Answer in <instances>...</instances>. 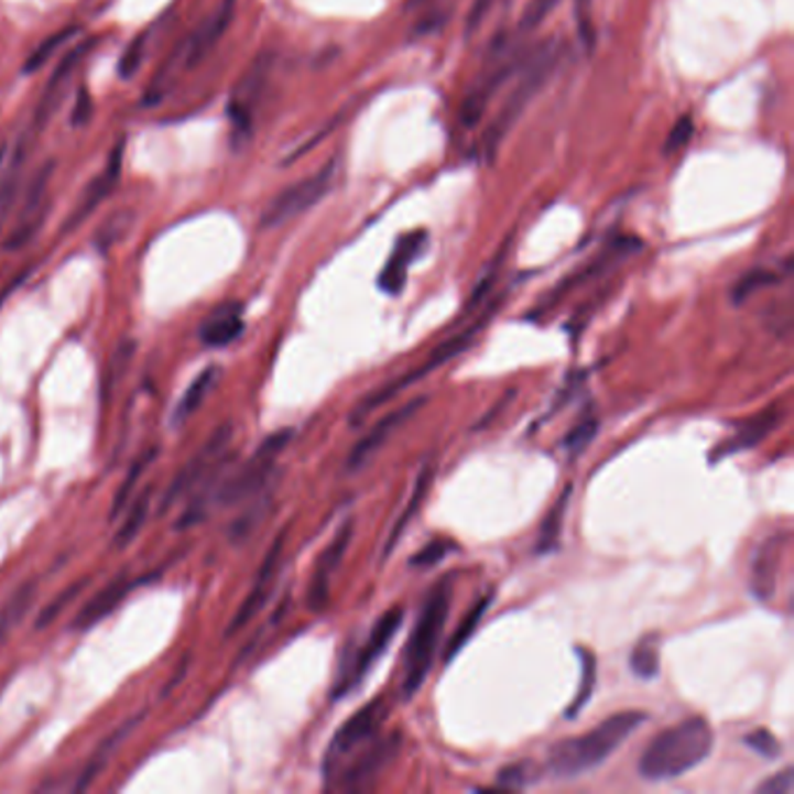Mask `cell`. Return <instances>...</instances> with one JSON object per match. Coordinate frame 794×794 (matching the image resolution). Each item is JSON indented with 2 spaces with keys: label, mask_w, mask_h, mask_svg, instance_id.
Instances as JSON below:
<instances>
[{
  "label": "cell",
  "mask_w": 794,
  "mask_h": 794,
  "mask_svg": "<svg viewBox=\"0 0 794 794\" xmlns=\"http://www.w3.org/2000/svg\"><path fill=\"white\" fill-rule=\"evenodd\" d=\"M150 494H152V487H145V490H142V492L135 497V501H133V505H131V511H129L124 524L119 526V532H117V536H115V541H112L117 547L129 545V543L138 536L142 524H145L148 513H150Z\"/></svg>",
  "instance_id": "obj_37"
},
{
  "label": "cell",
  "mask_w": 794,
  "mask_h": 794,
  "mask_svg": "<svg viewBox=\"0 0 794 794\" xmlns=\"http://www.w3.org/2000/svg\"><path fill=\"white\" fill-rule=\"evenodd\" d=\"M513 40L499 37L497 43H492L490 54H487L485 68L478 75L476 85L468 89L461 110H459V121L464 129H474L478 121L482 119V115L490 108L492 98L501 91V87L511 79V75L518 68V61L522 58L520 47L511 45Z\"/></svg>",
  "instance_id": "obj_6"
},
{
  "label": "cell",
  "mask_w": 794,
  "mask_h": 794,
  "mask_svg": "<svg viewBox=\"0 0 794 794\" xmlns=\"http://www.w3.org/2000/svg\"><path fill=\"white\" fill-rule=\"evenodd\" d=\"M432 6V0H411V8L413 10H424V8H429Z\"/></svg>",
  "instance_id": "obj_53"
},
{
  "label": "cell",
  "mask_w": 794,
  "mask_h": 794,
  "mask_svg": "<svg viewBox=\"0 0 794 794\" xmlns=\"http://www.w3.org/2000/svg\"><path fill=\"white\" fill-rule=\"evenodd\" d=\"M352 529H355V522L345 520L336 532V536L331 539V543L324 547V553L319 555V559L315 564V574L308 585V608L313 610V613H322L324 606H327V601H329L331 578L338 572L345 553H348V545L352 541Z\"/></svg>",
  "instance_id": "obj_18"
},
{
  "label": "cell",
  "mask_w": 794,
  "mask_h": 794,
  "mask_svg": "<svg viewBox=\"0 0 794 794\" xmlns=\"http://www.w3.org/2000/svg\"><path fill=\"white\" fill-rule=\"evenodd\" d=\"M231 438H233V426L229 422L217 426L215 434L200 445V450L182 466L177 476L173 478L164 499H161V513L168 511V508L177 503L182 497L192 494L198 485H203L210 476L219 474L221 468L227 466V461L231 459L229 455Z\"/></svg>",
  "instance_id": "obj_9"
},
{
  "label": "cell",
  "mask_w": 794,
  "mask_h": 794,
  "mask_svg": "<svg viewBox=\"0 0 794 794\" xmlns=\"http://www.w3.org/2000/svg\"><path fill=\"white\" fill-rule=\"evenodd\" d=\"M77 33H79V26H66V29L52 33L43 45H40L35 52H31V56L26 58V64H24V73L29 75V73H35L40 66H45L47 61L54 56V52L61 45H66L68 40H73Z\"/></svg>",
  "instance_id": "obj_40"
},
{
  "label": "cell",
  "mask_w": 794,
  "mask_h": 794,
  "mask_svg": "<svg viewBox=\"0 0 794 794\" xmlns=\"http://www.w3.org/2000/svg\"><path fill=\"white\" fill-rule=\"evenodd\" d=\"M783 417H785L783 405L781 403H771L769 409H764L762 413L752 415L750 420L741 422L737 426V432L731 434L729 438H725L722 443H718L716 450L710 453V464L722 461V459H727L731 455L746 453V450H750V447L760 445L773 429H779Z\"/></svg>",
  "instance_id": "obj_19"
},
{
  "label": "cell",
  "mask_w": 794,
  "mask_h": 794,
  "mask_svg": "<svg viewBox=\"0 0 794 794\" xmlns=\"http://www.w3.org/2000/svg\"><path fill=\"white\" fill-rule=\"evenodd\" d=\"M557 61H559V45L555 40H545V43H541L532 54H529V58H524L515 87L505 96L503 106L490 121V127L485 129V135L480 140V152L487 161H494L508 133L513 131L518 119L524 115L529 104L539 96L550 75H553V70L557 68Z\"/></svg>",
  "instance_id": "obj_3"
},
{
  "label": "cell",
  "mask_w": 794,
  "mask_h": 794,
  "mask_svg": "<svg viewBox=\"0 0 794 794\" xmlns=\"http://www.w3.org/2000/svg\"><path fill=\"white\" fill-rule=\"evenodd\" d=\"M336 173H338V161L334 159L327 166H322L317 173L294 182V185H290V187H284L269 203L267 210L261 213V219H259L261 229L284 227L287 221L315 208L317 203L331 192L334 182H336Z\"/></svg>",
  "instance_id": "obj_8"
},
{
  "label": "cell",
  "mask_w": 794,
  "mask_h": 794,
  "mask_svg": "<svg viewBox=\"0 0 794 794\" xmlns=\"http://www.w3.org/2000/svg\"><path fill=\"white\" fill-rule=\"evenodd\" d=\"M424 403H426V396H417V399H413L409 403L399 405L396 411H392L390 415H384L380 422H376L371 429L366 432V436L350 450L348 461H345L348 471H361V468L382 450V447L387 445V440H390L401 429V426L422 409Z\"/></svg>",
  "instance_id": "obj_16"
},
{
  "label": "cell",
  "mask_w": 794,
  "mask_h": 794,
  "mask_svg": "<svg viewBox=\"0 0 794 794\" xmlns=\"http://www.w3.org/2000/svg\"><path fill=\"white\" fill-rule=\"evenodd\" d=\"M597 429H599L597 417H592V415L583 417L562 440V447L568 453V457H578L585 447L592 443V438L597 436Z\"/></svg>",
  "instance_id": "obj_42"
},
{
  "label": "cell",
  "mask_w": 794,
  "mask_h": 794,
  "mask_svg": "<svg viewBox=\"0 0 794 794\" xmlns=\"http://www.w3.org/2000/svg\"><path fill=\"white\" fill-rule=\"evenodd\" d=\"M629 668L641 681L660 676V634H645L637 641L629 655Z\"/></svg>",
  "instance_id": "obj_30"
},
{
  "label": "cell",
  "mask_w": 794,
  "mask_h": 794,
  "mask_svg": "<svg viewBox=\"0 0 794 794\" xmlns=\"http://www.w3.org/2000/svg\"><path fill=\"white\" fill-rule=\"evenodd\" d=\"M242 331H246V322H242V313L238 303L219 305V308L203 322L200 327V342L206 348H227V345L236 342Z\"/></svg>",
  "instance_id": "obj_26"
},
{
  "label": "cell",
  "mask_w": 794,
  "mask_h": 794,
  "mask_svg": "<svg viewBox=\"0 0 794 794\" xmlns=\"http://www.w3.org/2000/svg\"><path fill=\"white\" fill-rule=\"evenodd\" d=\"M54 175V161H47L43 168H37V173L33 175L31 185L24 194L22 200V210H19V217L14 221V227L6 240V250L8 252H17L26 248L29 242L35 238V233L43 229V224L50 215V182Z\"/></svg>",
  "instance_id": "obj_14"
},
{
  "label": "cell",
  "mask_w": 794,
  "mask_h": 794,
  "mask_svg": "<svg viewBox=\"0 0 794 794\" xmlns=\"http://www.w3.org/2000/svg\"><path fill=\"white\" fill-rule=\"evenodd\" d=\"M794 790V783H792V769H783L781 773H776V776L766 779L764 783H760L755 787L758 794H792Z\"/></svg>",
  "instance_id": "obj_49"
},
{
  "label": "cell",
  "mask_w": 794,
  "mask_h": 794,
  "mask_svg": "<svg viewBox=\"0 0 794 794\" xmlns=\"http://www.w3.org/2000/svg\"><path fill=\"white\" fill-rule=\"evenodd\" d=\"M6 156H8V150L0 148V171H3V164H6Z\"/></svg>",
  "instance_id": "obj_54"
},
{
  "label": "cell",
  "mask_w": 794,
  "mask_h": 794,
  "mask_svg": "<svg viewBox=\"0 0 794 794\" xmlns=\"http://www.w3.org/2000/svg\"><path fill=\"white\" fill-rule=\"evenodd\" d=\"M426 246V233L424 231H411L405 233L390 257V261L384 263V269L378 275V287L384 294H401L405 287V280H409V269L411 263L422 254Z\"/></svg>",
  "instance_id": "obj_23"
},
{
  "label": "cell",
  "mask_w": 794,
  "mask_h": 794,
  "mask_svg": "<svg viewBox=\"0 0 794 794\" xmlns=\"http://www.w3.org/2000/svg\"><path fill=\"white\" fill-rule=\"evenodd\" d=\"M133 589V583L129 578V574H119L115 580H110L96 597H91L83 610H79L77 618L73 620V629H89L96 622H100L104 618H108L112 610L127 599V595Z\"/></svg>",
  "instance_id": "obj_25"
},
{
  "label": "cell",
  "mask_w": 794,
  "mask_h": 794,
  "mask_svg": "<svg viewBox=\"0 0 794 794\" xmlns=\"http://www.w3.org/2000/svg\"><path fill=\"white\" fill-rule=\"evenodd\" d=\"M271 501H273L271 492L259 497V499L248 508V513L233 522V526H231V539H233V541L248 539V536L254 532V529H257V524H259L263 518H267L269 508H271Z\"/></svg>",
  "instance_id": "obj_41"
},
{
  "label": "cell",
  "mask_w": 794,
  "mask_h": 794,
  "mask_svg": "<svg viewBox=\"0 0 794 794\" xmlns=\"http://www.w3.org/2000/svg\"><path fill=\"white\" fill-rule=\"evenodd\" d=\"M536 781V769L529 762H518V764H508L497 773V783L503 790H520L532 785Z\"/></svg>",
  "instance_id": "obj_44"
},
{
  "label": "cell",
  "mask_w": 794,
  "mask_h": 794,
  "mask_svg": "<svg viewBox=\"0 0 794 794\" xmlns=\"http://www.w3.org/2000/svg\"><path fill=\"white\" fill-rule=\"evenodd\" d=\"M292 436H294L292 429H282L263 440L257 447V453L246 464H242L238 471L227 476V480H219L213 503L233 505V503L252 499L261 490V487L269 482L273 468H275V459L280 457L284 447H287Z\"/></svg>",
  "instance_id": "obj_7"
},
{
  "label": "cell",
  "mask_w": 794,
  "mask_h": 794,
  "mask_svg": "<svg viewBox=\"0 0 794 794\" xmlns=\"http://www.w3.org/2000/svg\"><path fill=\"white\" fill-rule=\"evenodd\" d=\"M494 311H499V301L492 303L490 308H487V311L478 317V322L471 324V327H466V329H461L459 334H455V336H450L447 340H443V342L438 345V348L429 355V359H426L424 363H420L415 371L405 373V376H401V378H396V380L384 382V384L380 387V390H376L373 394L361 399V403L357 405V409H355L352 415H350L352 426H359L373 411H378L380 405H384L387 401L394 399V396L401 394L403 390H409V387L415 384L417 380H422V378H426V376H432L434 371L443 369V366H445L447 361H453L455 357H459L461 352H466L468 348H471L476 336H480V331L485 329V324L490 322V317L494 315Z\"/></svg>",
  "instance_id": "obj_5"
},
{
  "label": "cell",
  "mask_w": 794,
  "mask_h": 794,
  "mask_svg": "<svg viewBox=\"0 0 794 794\" xmlns=\"http://www.w3.org/2000/svg\"><path fill=\"white\" fill-rule=\"evenodd\" d=\"M692 133H695V121L689 117H681L664 142V154H676L678 150H683L692 140Z\"/></svg>",
  "instance_id": "obj_48"
},
{
  "label": "cell",
  "mask_w": 794,
  "mask_h": 794,
  "mask_svg": "<svg viewBox=\"0 0 794 794\" xmlns=\"http://www.w3.org/2000/svg\"><path fill=\"white\" fill-rule=\"evenodd\" d=\"M382 720H384V699L378 697L371 704L361 706L355 716L336 731L334 741L327 750V758H324V776H327V781L357 748L376 739Z\"/></svg>",
  "instance_id": "obj_11"
},
{
  "label": "cell",
  "mask_w": 794,
  "mask_h": 794,
  "mask_svg": "<svg viewBox=\"0 0 794 794\" xmlns=\"http://www.w3.org/2000/svg\"><path fill=\"white\" fill-rule=\"evenodd\" d=\"M121 161H124V138H121L117 145L112 148L106 168L100 171L85 187L83 196H79V200L75 203V208L68 215V219L64 224V231H61V233L66 236V233L83 227V224L96 213V208L100 206V203H104L115 192L119 175H121Z\"/></svg>",
  "instance_id": "obj_15"
},
{
  "label": "cell",
  "mask_w": 794,
  "mask_h": 794,
  "mask_svg": "<svg viewBox=\"0 0 794 794\" xmlns=\"http://www.w3.org/2000/svg\"><path fill=\"white\" fill-rule=\"evenodd\" d=\"M98 45V37H85L83 43H77L73 50H68L64 54V58H58V66L54 68V73L50 75L45 89L40 91V100L37 108L33 112L29 133L35 138L37 133H43L45 127L50 124V119L54 117L56 108L64 104V98L68 94V87L75 77V70L85 64V58L89 56V52Z\"/></svg>",
  "instance_id": "obj_12"
},
{
  "label": "cell",
  "mask_w": 794,
  "mask_h": 794,
  "mask_svg": "<svg viewBox=\"0 0 794 794\" xmlns=\"http://www.w3.org/2000/svg\"><path fill=\"white\" fill-rule=\"evenodd\" d=\"M31 142H33V135L29 131L22 133L17 140L14 152H10V156H6L3 177H0V229H3V224L10 217L14 203L19 198V192H22V175L26 171Z\"/></svg>",
  "instance_id": "obj_24"
},
{
  "label": "cell",
  "mask_w": 794,
  "mask_h": 794,
  "mask_svg": "<svg viewBox=\"0 0 794 794\" xmlns=\"http://www.w3.org/2000/svg\"><path fill=\"white\" fill-rule=\"evenodd\" d=\"M133 357H135V342H133V340L121 342L119 348L115 350V357H112V363H110V376H108V380H106L108 387H117L119 380L127 376Z\"/></svg>",
  "instance_id": "obj_46"
},
{
  "label": "cell",
  "mask_w": 794,
  "mask_h": 794,
  "mask_svg": "<svg viewBox=\"0 0 794 794\" xmlns=\"http://www.w3.org/2000/svg\"><path fill=\"white\" fill-rule=\"evenodd\" d=\"M450 599H453V576L440 578L434 589L426 597L413 634L409 639V648L403 655V697L411 699L415 692L424 685L426 676L434 666L440 634L445 629L447 616H450Z\"/></svg>",
  "instance_id": "obj_4"
},
{
  "label": "cell",
  "mask_w": 794,
  "mask_h": 794,
  "mask_svg": "<svg viewBox=\"0 0 794 794\" xmlns=\"http://www.w3.org/2000/svg\"><path fill=\"white\" fill-rule=\"evenodd\" d=\"M140 720H142V713H140V716H135V718H129L127 722H121L108 739L100 741V746L96 748V752L91 755L89 764L85 766L83 776H79L77 783H75V790H77V792L87 790V787L100 776V771H104V769L110 764V760L115 758V752H117L121 746H124V741L131 737V731L140 725Z\"/></svg>",
  "instance_id": "obj_27"
},
{
  "label": "cell",
  "mask_w": 794,
  "mask_h": 794,
  "mask_svg": "<svg viewBox=\"0 0 794 794\" xmlns=\"http://www.w3.org/2000/svg\"><path fill=\"white\" fill-rule=\"evenodd\" d=\"M233 8H236V0H221L219 8H215L206 22H203L192 33L189 43L185 47V54H182V58H185V68L194 70L210 56V52L217 47V43L221 40L224 31H227L229 24H231Z\"/></svg>",
  "instance_id": "obj_22"
},
{
  "label": "cell",
  "mask_w": 794,
  "mask_h": 794,
  "mask_svg": "<svg viewBox=\"0 0 794 794\" xmlns=\"http://www.w3.org/2000/svg\"><path fill=\"white\" fill-rule=\"evenodd\" d=\"M574 487L566 485L564 492L559 494L557 503L550 508L547 518L543 520L541 524V534H539V541H536V553L539 555H545V553H553V550L559 545V536H562V524H564V515H566V508H568V497H572Z\"/></svg>",
  "instance_id": "obj_31"
},
{
  "label": "cell",
  "mask_w": 794,
  "mask_h": 794,
  "mask_svg": "<svg viewBox=\"0 0 794 794\" xmlns=\"http://www.w3.org/2000/svg\"><path fill=\"white\" fill-rule=\"evenodd\" d=\"M135 221V213L131 208H121V210H115L104 224H100V229L94 238V242L98 246V250H110L112 246H117V242L124 238Z\"/></svg>",
  "instance_id": "obj_36"
},
{
  "label": "cell",
  "mask_w": 794,
  "mask_h": 794,
  "mask_svg": "<svg viewBox=\"0 0 794 794\" xmlns=\"http://www.w3.org/2000/svg\"><path fill=\"white\" fill-rule=\"evenodd\" d=\"M645 720L643 710H620L585 735L555 743L547 755L550 773L557 779H578L580 773L601 766Z\"/></svg>",
  "instance_id": "obj_1"
},
{
  "label": "cell",
  "mask_w": 794,
  "mask_h": 794,
  "mask_svg": "<svg viewBox=\"0 0 794 794\" xmlns=\"http://www.w3.org/2000/svg\"><path fill=\"white\" fill-rule=\"evenodd\" d=\"M494 3H497V0H474L471 12H468V19H466V31H468V33L476 31L478 26H482L487 14L492 12Z\"/></svg>",
  "instance_id": "obj_51"
},
{
  "label": "cell",
  "mask_w": 794,
  "mask_h": 794,
  "mask_svg": "<svg viewBox=\"0 0 794 794\" xmlns=\"http://www.w3.org/2000/svg\"><path fill=\"white\" fill-rule=\"evenodd\" d=\"M271 70H273V56L259 54L250 64V68L240 75L238 85L233 87L227 112L236 135H250L261 96L269 85Z\"/></svg>",
  "instance_id": "obj_13"
},
{
  "label": "cell",
  "mask_w": 794,
  "mask_h": 794,
  "mask_svg": "<svg viewBox=\"0 0 794 794\" xmlns=\"http://www.w3.org/2000/svg\"><path fill=\"white\" fill-rule=\"evenodd\" d=\"M89 580H91L89 576L79 578V580L70 583V585L64 589V592L56 595L43 610H40V616L35 618V629H47L79 595H83V589L89 585Z\"/></svg>",
  "instance_id": "obj_39"
},
{
  "label": "cell",
  "mask_w": 794,
  "mask_h": 794,
  "mask_svg": "<svg viewBox=\"0 0 794 794\" xmlns=\"http://www.w3.org/2000/svg\"><path fill=\"white\" fill-rule=\"evenodd\" d=\"M557 3L559 0H532L520 19V31L526 33V31L539 29L545 22V17L557 8Z\"/></svg>",
  "instance_id": "obj_47"
},
{
  "label": "cell",
  "mask_w": 794,
  "mask_h": 794,
  "mask_svg": "<svg viewBox=\"0 0 794 794\" xmlns=\"http://www.w3.org/2000/svg\"><path fill=\"white\" fill-rule=\"evenodd\" d=\"M33 599H35V583H26L17 589L3 608H0V645H3L6 639L10 637L12 627L29 613Z\"/></svg>",
  "instance_id": "obj_33"
},
{
  "label": "cell",
  "mask_w": 794,
  "mask_h": 794,
  "mask_svg": "<svg viewBox=\"0 0 794 794\" xmlns=\"http://www.w3.org/2000/svg\"><path fill=\"white\" fill-rule=\"evenodd\" d=\"M576 19H578V31L583 35L585 45H592V0H576Z\"/></svg>",
  "instance_id": "obj_50"
},
{
  "label": "cell",
  "mask_w": 794,
  "mask_h": 794,
  "mask_svg": "<svg viewBox=\"0 0 794 794\" xmlns=\"http://www.w3.org/2000/svg\"><path fill=\"white\" fill-rule=\"evenodd\" d=\"M490 603H492V592H487V595L480 597L471 608H468V613L461 618V622H459L457 631L453 634L450 643H447V650H445V662H447V664H450V662L455 660V655L459 653V650H461L468 641H471V637L476 634V629H478V624L482 622V618H485V613H487V608H490Z\"/></svg>",
  "instance_id": "obj_32"
},
{
  "label": "cell",
  "mask_w": 794,
  "mask_h": 794,
  "mask_svg": "<svg viewBox=\"0 0 794 794\" xmlns=\"http://www.w3.org/2000/svg\"><path fill=\"white\" fill-rule=\"evenodd\" d=\"M743 743H746L752 752H758V755L764 758V760H776V758L781 755V750H783V748H781V741H779L776 737H773L769 729L750 731V735L743 739Z\"/></svg>",
  "instance_id": "obj_45"
},
{
  "label": "cell",
  "mask_w": 794,
  "mask_h": 794,
  "mask_svg": "<svg viewBox=\"0 0 794 794\" xmlns=\"http://www.w3.org/2000/svg\"><path fill=\"white\" fill-rule=\"evenodd\" d=\"M154 457H156V447H150V450H145L138 459H133V464H131V468H129V474H127L124 482L119 485V490H117V494H115V501H112V508H110V520L119 518L121 511H124L129 499L133 497V490H135V485H138L140 476L145 474V468L154 461Z\"/></svg>",
  "instance_id": "obj_35"
},
{
  "label": "cell",
  "mask_w": 794,
  "mask_h": 794,
  "mask_svg": "<svg viewBox=\"0 0 794 794\" xmlns=\"http://www.w3.org/2000/svg\"><path fill=\"white\" fill-rule=\"evenodd\" d=\"M787 543H790L787 534H773L755 550V555H752L750 589L760 601L771 599L773 592H776V583L785 559Z\"/></svg>",
  "instance_id": "obj_21"
},
{
  "label": "cell",
  "mask_w": 794,
  "mask_h": 794,
  "mask_svg": "<svg viewBox=\"0 0 794 794\" xmlns=\"http://www.w3.org/2000/svg\"><path fill=\"white\" fill-rule=\"evenodd\" d=\"M578 657H580V687L576 692V699L572 701V706L566 708V718H576L578 713L587 706V701L592 699V692L597 685V657L595 653H589L585 648H578Z\"/></svg>",
  "instance_id": "obj_34"
},
{
  "label": "cell",
  "mask_w": 794,
  "mask_h": 794,
  "mask_svg": "<svg viewBox=\"0 0 794 794\" xmlns=\"http://www.w3.org/2000/svg\"><path fill=\"white\" fill-rule=\"evenodd\" d=\"M399 750H401V737L396 735V731L392 737L371 743L350 766H345L342 776H340L342 787L345 790L371 787L380 779V773L396 760Z\"/></svg>",
  "instance_id": "obj_20"
},
{
  "label": "cell",
  "mask_w": 794,
  "mask_h": 794,
  "mask_svg": "<svg viewBox=\"0 0 794 794\" xmlns=\"http://www.w3.org/2000/svg\"><path fill=\"white\" fill-rule=\"evenodd\" d=\"M429 487H432V466H424L422 471H420V476H417L413 497L409 499V505H405V511H403L401 518L396 520V524H394V529H392V534H390V541H387V545H384V550H382V562L390 559V555L394 553L396 543L401 541L403 532H405V529H409V524L413 522V518H415L417 511H420V505L424 503V497H426V492H429Z\"/></svg>",
  "instance_id": "obj_28"
},
{
  "label": "cell",
  "mask_w": 794,
  "mask_h": 794,
  "mask_svg": "<svg viewBox=\"0 0 794 794\" xmlns=\"http://www.w3.org/2000/svg\"><path fill=\"white\" fill-rule=\"evenodd\" d=\"M89 110H91V100H89L87 89H83L79 91V106H75V112H73V124H85L89 117Z\"/></svg>",
  "instance_id": "obj_52"
},
{
  "label": "cell",
  "mask_w": 794,
  "mask_h": 794,
  "mask_svg": "<svg viewBox=\"0 0 794 794\" xmlns=\"http://www.w3.org/2000/svg\"><path fill=\"white\" fill-rule=\"evenodd\" d=\"M716 737L706 718H689L662 729L648 743L639 760V773L645 781H671L699 766L713 750Z\"/></svg>",
  "instance_id": "obj_2"
},
{
  "label": "cell",
  "mask_w": 794,
  "mask_h": 794,
  "mask_svg": "<svg viewBox=\"0 0 794 794\" xmlns=\"http://www.w3.org/2000/svg\"><path fill=\"white\" fill-rule=\"evenodd\" d=\"M781 282V275L776 271H769V269H752L748 271L743 278L737 280L735 290H731V301H735L737 305L746 303L750 296H755L758 292L766 290V287H773V284Z\"/></svg>",
  "instance_id": "obj_38"
},
{
  "label": "cell",
  "mask_w": 794,
  "mask_h": 794,
  "mask_svg": "<svg viewBox=\"0 0 794 794\" xmlns=\"http://www.w3.org/2000/svg\"><path fill=\"white\" fill-rule=\"evenodd\" d=\"M403 622V608L394 606L387 610L384 616L378 618V622L371 627V634L361 643V648L357 653H352L350 662H345L340 668V676L336 681V687L331 692V699L338 701L340 697L350 695V692L363 681V676L369 674L373 668V664L384 655V650L390 648V643L394 641L396 631Z\"/></svg>",
  "instance_id": "obj_10"
},
{
  "label": "cell",
  "mask_w": 794,
  "mask_h": 794,
  "mask_svg": "<svg viewBox=\"0 0 794 794\" xmlns=\"http://www.w3.org/2000/svg\"><path fill=\"white\" fill-rule=\"evenodd\" d=\"M457 550V543L450 539H434L426 543L420 553H415L411 557V566L415 568H432L436 564H440L447 555H453Z\"/></svg>",
  "instance_id": "obj_43"
},
{
  "label": "cell",
  "mask_w": 794,
  "mask_h": 794,
  "mask_svg": "<svg viewBox=\"0 0 794 794\" xmlns=\"http://www.w3.org/2000/svg\"><path fill=\"white\" fill-rule=\"evenodd\" d=\"M219 378H221L219 366H208L206 371H200L196 376V380L189 384V390L182 394L173 420L180 424L182 420H187L189 415H194L200 409V403L206 401V396L215 390V384L219 382Z\"/></svg>",
  "instance_id": "obj_29"
},
{
  "label": "cell",
  "mask_w": 794,
  "mask_h": 794,
  "mask_svg": "<svg viewBox=\"0 0 794 794\" xmlns=\"http://www.w3.org/2000/svg\"><path fill=\"white\" fill-rule=\"evenodd\" d=\"M284 541H287V532H282L275 543L271 545L267 559H263L259 574H257V580L250 589V595L246 597V601L240 603L238 613L233 616L229 629H227V637H233L238 634V631L242 627H248L254 616L259 613V610L267 606V601L271 599L273 595V587H275V580H278V574H280V564H282V550H284Z\"/></svg>",
  "instance_id": "obj_17"
}]
</instances>
